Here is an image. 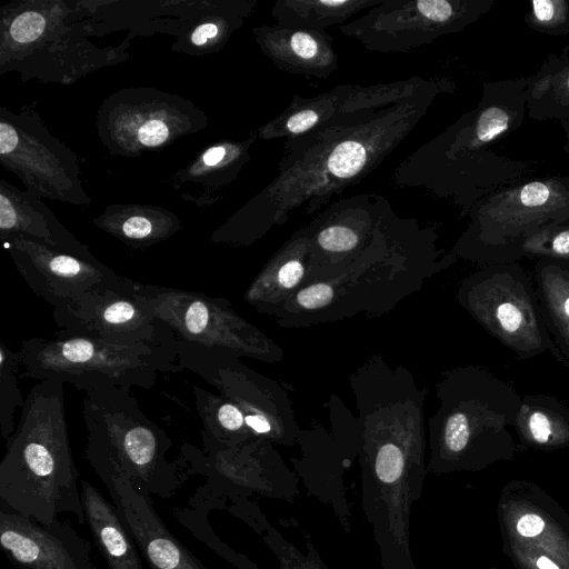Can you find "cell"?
I'll use <instances>...</instances> for the list:
<instances>
[{
    "label": "cell",
    "instance_id": "6da1fadb",
    "mask_svg": "<svg viewBox=\"0 0 569 569\" xmlns=\"http://www.w3.org/2000/svg\"><path fill=\"white\" fill-rule=\"evenodd\" d=\"M446 81L380 109L351 113L338 122L288 139L277 174L238 214L222 240L249 243L283 224L299 208L310 216L376 170L425 118Z\"/></svg>",
    "mask_w": 569,
    "mask_h": 569
},
{
    "label": "cell",
    "instance_id": "7a4b0ae2",
    "mask_svg": "<svg viewBox=\"0 0 569 569\" xmlns=\"http://www.w3.org/2000/svg\"><path fill=\"white\" fill-rule=\"evenodd\" d=\"M63 382L47 379L26 397L0 463L1 507L50 525L59 513L86 516L69 440Z\"/></svg>",
    "mask_w": 569,
    "mask_h": 569
},
{
    "label": "cell",
    "instance_id": "3957f363",
    "mask_svg": "<svg viewBox=\"0 0 569 569\" xmlns=\"http://www.w3.org/2000/svg\"><path fill=\"white\" fill-rule=\"evenodd\" d=\"M441 397L428 471H480L518 453L522 397L511 383L485 368L465 367L448 375Z\"/></svg>",
    "mask_w": 569,
    "mask_h": 569
},
{
    "label": "cell",
    "instance_id": "277c9868",
    "mask_svg": "<svg viewBox=\"0 0 569 569\" xmlns=\"http://www.w3.org/2000/svg\"><path fill=\"white\" fill-rule=\"evenodd\" d=\"M82 417L84 456L99 478L120 476L141 495L168 499L182 486L190 468L166 431L141 410L130 389L117 386L86 391Z\"/></svg>",
    "mask_w": 569,
    "mask_h": 569
},
{
    "label": "cell",
    "instance_id": "5b68a950",
    "mask_svg": "<svg viewBox=\"0 0 569 569\" xmlns=\"http://www.w3.org/2000/svg\"><path fill=\"white\" fill-rule=\"evenodd\" d=\"M17 352L22 377L54 379L83 391L108 386L150 389L159 373L182 371L174 350L84 336L30 338Z\"/></svg>",
    "mask_w": 569,
    "mask_h": 569
},
{
    "label": "cell",
    "instance_id": "8992f818",
    "mask_svg": "<svg viewBox=\"0 0 569 569\" xmlns=\"http://www.w3.org/2000/svg\"><path fill=\"white\" fill-rule=\"evenodd\" d=\"M459 300L520 360L549 353L561 362L546 329L532 279L516 261L487 264L466 278Z\"/></svg>",
    "mask_w": 569,
    "mask_h": 569
},
{
    "label": "cell",
    "instance_id": "52a82bcc",
    "mask_svg": "<svg viewBox=\"0 0 569 569\" xmlns=\"http://www.w3.org/2000/svg\"><path fill=\"white\" fill-rule=\"evenodd\" d=\"M497 521L502 551L516 569H569V513L538 485L507 482Z\"/></svg>",
    "mask_w": 569,
    "mask_h": 569
},
{
    "label": "cell",
    "instance_id": "ba28073f",
    "mask_svg": "<svg viewBox=\"0 0 569 569\" xmlns=\"http://www.w3.org/2000/svg\"><path fill=\"white\" fill-rule=\"evenodd\" d=\"M133 290L149 299L156 317L172 330L178 343L233 358L261 356V335L226 299L138 281Z\"/></svg>",
    "mask_w": 569,
    "mask_h": 569
},
{
    "label": "cell",
    "instance_id": "9c48e42d",
    "mask_svg": "<svg viewBox=\"0 0 569 569\" xmlns=\"http://www.w3.org/2000/svg\"><path fill=\"white\" fill-rule=\"evenodd\" d=\"M476 9L466 0H383L339 30L369 51L410 53L463 28Z\"/></svg>",
    "mask_w": 569,
    "mask_h": 569
},
{
    "label": "cell",
    "instance_id": "30bf717a",
    "mask_svg": "<svg viewBox=\"0 0 569 569\" xmlns=\"http://www.w3.org/2000/svg\"><path fill=\"white\" fill-rule=\"evenodd\" d=\"M103 288L82 295L52 311L56 336H84L111 342L144 343L174 350L172 330L159 320L148 298L133 290Z\"/></svg>",
    "mask_w": 569,
    "mask_h": 569
},
{
    "label": "cell",
    "instance_id": "8fae6325",
    "mask_svg": "<svg viewBox=\"0 0 569 569\" xmlns=\"http://www.w3.org/2000/svg\"><path fill=\"white\" fill-rule=\"evenodd\" d=\"M411 77L372 86L339 84L313 97L295 94L287 108L262 124L256 136L263 140L292 139L338 122L351 113L380 109L405 100L432 82Z\"/></svg>",
    "mask_w": 569,
    "mask_h": 569
},
{
    "label": "cell",
    "instance_id": "7c38bea8",
    "mask_svg": "<svg viewBox=\"0 0 569 569\" xmlns=\"http://www.w3.org/2000/svg\"><path fill=\"white\" fill-rule=\"evenodd\" d=\"M9 240L10 254L20 276L33 293L53 308L96 289L126 288L131 281L96 258L61 251L26 237Z\"/></svg>",
    "mask_w": 569,
    "mask_h": 569
},
{
    "label": "cell",
    "instance_id": "4fadbf2b",
    "mask_svg": "<svg viewBox=\"0 0 569 569\" xmlns=\"http://www.w3.org/2000/svg\"><path fill=\"white\" fill-rule=\"evenodd\" d=\"M0 546L13 569H100L91 542L59 519L44 525L1 507Z\"/></svg>",
    "mask_w": 569,
    "mask_h": 569
},
{
    "label": "cell",
    "instance_id": "5bb4252c",
    "mask_svg": "<svg viewBox=\"0 0 569 569\" xmlns=\"http://www.w3.org/2000/svg\"><path fill=\"white\" fill-rule=\"evenodd\" d=\"M568 196L559 186L533 181L500 194L479 210V240L488 248L481 262L502 263L507 247L519 237L525 241L539 224L560 210Z\"/></svg>",
    "mask_w": 569,
    "mask_h": 569
},
{
    "label": "cell",
    "instance_id": "9a60e30c",
    "mask_svg": "<svg viewBox=\"0 0 569 569\" xmlns=\"http://www.w3.org/2000/svg\"><path fill=\"white\" fill-rule=\"evenodd\" d=\"M149 569H209L164 525L151 497L120 476L100 478Z\"/></svg>",
    "mask_w": 569,
    "mask_h": 569
},
{
    "label": "cell",
    "instance_id": "2e32d148",
    "mask_svg": "<svg viewBox=\"0 0 569 569\" xmlns=\"http://www.w3.org/2000/svg\"><path fill=\"white\" fill-rule=\"evenodd\" d=\"M253 36L262 53L279 70L322 80L338 70L333 37L327 31H311L276 23L254 28Z\"/></svg>",
    "mask_w": 569,
    "mask_h": 569
},
{
    "label": "cell",
    "instance_id": "e0dca14e",
    "mask_svg": "<svg viewBox=\"0 0 569 569\" xmlns=\"http://www.w3.org/2000/svg\"><path fill=\"white\" fill-rule=\"evenodd\" d=\"M81 497L88 525L104 569H144L139 549L113 505L89 481L81 480Z\"/></svg>",
    "mask_w": 569,
    "mask_h": 569
},
{
    "label": "cell",
    "instance_id": "ac0fdd59",
    "mask_svg": "<svg viewBox=\"0 0 569 569\" xmlns=\"http://www.w3.org/2000/svg\"><path fill=\"white\" fill-rule=\"evenodd\" d=\"M532 282L549 337L569 366V261L539 260Z\"/></svg>",
    "mask_w": 569,
    "mask_h": 569
},
{
    "label": "cell",
    "instance_id": "d6986e66",
    "mask_svg": "<svg viewBox=\"0 0 569 569\" xmlns=\"http://www.w3.org/2000/svg\"><path fill=\"white\" fill-rule=\"evenodd\" d=\"M516 433L528 447L563 449L569 446V408L553 396L527 395L521 400Z\"/></svg>",
    "mask_w": 569,
    "mask_h": 569
},
{
    "label": "cell",
    "instance_id": "ffe728a7",
    "mask_svg": "<svg viewBox=\"0 0 569 569\" xmlns=\"http://www.w3.org/2000/svg\"><path fill=\"white\" fill-rule=\"evenodd\" d=\"M192 391L202 427L203 450L236 448L250 442L252 432L234 402L199 386H193Z\"/></svg>",
    "mask_w": 569,
    "mask_h": 569
},
{
    "label": "cell",
    "instance_id": "44dd1931",
    "mask_svg": "<svg viewBox=\"0 0 569 569\" xmlns=\"http://www.w3.org/2000/svg\"><path fill=\"white\" fill-rule=\"evenodd\" d=\"M383 0H277L271 16L277 24L311 31H327L346 24L355 14Z\"/></svg>",
    "mask_w": 569,
    "mask_h": 569
},
{
    "label": "cell",
    "instance_id": "7402d4cb",
    "mask_svg": "<svg viewBox=\"0 0 569 569\" xmlns=\"http://www.w3.org/2000/svg\"><path fill=\"white\" fill-rule=\"evenodd\" d=\"M18 352L0 341V431L4 440H8L16 430V409H22L26 401L18 382Z\"/></svg>",
    "mask_w": 569,
    "mask_h": 569
},
{
    "label": "cell",
    "instance_id": "603a6c76",
    "mask_svg": "<svg viewBox=\"0 0 569 569\" xmlns=\"http://www.w3.org/2000/svg\"><path fill=\"white\" fill-rule=\"evenodd\" d=\"M522 253L569 261V227L540 229L525 241Z\"/></svg>",
    "mask_w": 569,
    "mask_h": 569
},
{
    "label": "cell",
    "instance_id": "cb8c5ba5",
    "mask_svg": "<svg viewBox=\"0 0 569 569\" xmlns=\"http://www.w3.org/2000/svg\"><path fill=\"white\" fill-rule=\"evenodd\" d=\"M264 540L278 557L280 569H329L317 553L310 551L303 555L272 528L268 530Z\"/></svg>",
    "mask_w": 569,
    "mask_h": 569
},
{
    "label": "cell",
    "instance_id": "d4e9b609",
    "mask_svg": "<svg viewBox=\"0 0 569 569\" xmlns=\"http://www.w3.org/2000/svg\"><path fill=\"white\" fill-rule=\"evenodd\" d=\"M114 233L132 243L143 244L167 237L171 228L159 226L144 216H131L119 223Z\"/></svg>",
    "mask_w": 569,
    "mask_h": 569
},
{
    "label": "cell",
    "instance_id": "484cf974",
    "mask_svg": "<svg viewBox=\"0 0 569 569\" xmlns=\"http://www.w3.org/2000/svg\"><path fill=\"white\" fill-rule=\"evenodd\" d=\"M44 26L46 21L40 13L34 11L23 12L13 20L10 34L20 43H29L43 32Z\"/></svg>",
    "mask_w": 569,
    "mask_h": 569
},
{
    "label": "cell",
    "instance_id": "4316f807",
    "mask_svg": "<svg viewBox=\"0 0 569 569\" xmlns=\"http://www.w3.org/2000/svg\"><path fill=\"white\" fill-rule=\"evenodd\" d=\"M333 288L327 283H313L296 295L297 305L305 310L327 307L333 299Z\"/></svg>",
    "mask_w": 569,
    "mask_h": 569
},
{
    "label": "cell",
    "instance_id": "83f0119b",
    "mask_svg": "<svg viewBox=\"0 0 569 569\" xmlns=\"http://www.w3.org/2000/svg\"><path fill=\"white\" fill-rule=\"evenodd\" d=\"M169 133L170 130L164 121L152 119L140 126L137 136L141 144L158 147L168 139Z\"/></svg>",
    "mask_w": 569,
    "mask_h": 569
},
{
    "label": "cell",
    "instance_id": "f1b7e54d",
    "mask_svg": "<svg viewBox=\"0 0 569 569\" xmlns=\"http://www.w3.org/2000/svg\"><path fill=\"white\" fill-rule=\"evenodd\" d=\"M565 4L562 1L551 0H536L531 2L533 16L541 24H551L559 20Z\"/></svg>",
    "mask_w": 569,
    "mask_h": 569
},
{
    "label": "cell",
    "instance_id": "f546056e",
    "mask_svg": "<svg viewBox=\"0 0 569 569\" xmlns=\"http://www.w3.org/2000/svg\"><path fill=\"white\" fill-rule=\"evenodd\" d=\"M246 425L254 435H269L272 431L269 419L263 415L244 416Z\"/></svg>",
    "mask_w": 569,
    "mask_h": 569
},
{
    "label": "cell",
    "instance_id": "4dcf8cb0",
    "mask_svg": "<svg viewBox=\"0 0 569 569\" xmlns=\"http://www.w3.org/2000/svg\"><path fill=\"white\" fill-rule=\"evenodd\" d=\"M219 33V28L214 23H204L199 26L192 33L191 40L196 46H202L208 39L216 38Z\"/></svg>",
    "mask_w": 569,
    "mask_h": 569
},
{
    "label": "cell",
    "instance_id": "1f68e13d",
    "mask_svg": "<svg viewBox=\"0 0 569 569\" xmlns=\"http://www.w3.org/2000/svg\"><path fill=\"white\" fill-rule=\"evenodd\" d=\"M567 87H568V89H569V77H568V80H567Z\"/></svg>",
    "mask_w": 569,
    "mask_h": 569
},
{
    "label": "cell",
    "instance_id": "d6a6232c",
    "mask_svg": "<svg viewBox=\"0 0 569 569\" xmlns=\"http://www.w3.org/2000/svg\"><path fill=\"white\" fill-rule=\"evenodd\" d=\"M490 569H500V568H490Z\"/></svg>",
    "mask_w": 569,
    "mask_h": 569
}]
</instances>
